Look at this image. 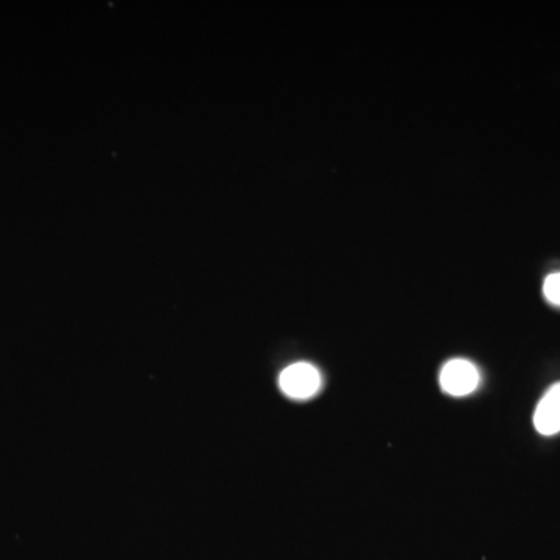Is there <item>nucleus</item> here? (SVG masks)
<instances>
[{
	"mask_svg": "<svg viewBox=\"0 0 560 560\" xmlns=\"http://www.w3.org/2000/svg\"><path fill=\"white\" fill-rule=\"evenodd\" d=\"M279 386L290 399L308 400L323 388V377L313 364L294 363L282 371Z\"/></svg>",
	"mask_w": 560,
	"mask_h": 560,
	"instance_id": "1",
	"label": "nucleus"
},
{
	"mask_svg": "<svg viewBox=\"0 0 560 560\" xmlns=\"http://www.w3.org/2000/svg\"><path fill=\"white\" fill-rule=\"evenodd\" d=\"M480 371L469 360L453 359L442 368L441 388L453 397H466L480 386Z\"/></svg>",
	"mask_w": 560,
	"mask_h": 560,
	"instance_id": "2",
	"label": "nucleus"
},
{
	"mask_svg": "<svg viewBox=\"0 0 560 560\" xmlns=\"http://www.w3.org/2000/svg\"><path fill=\"white\" fill-rule=\"evenodd\" d=\"M534 427L541 436L560 433V382L552 385L541 397L534 412Z\"/></svg>",
	"mask_w": 560,
	"mask_h": 560,
	"instance_id": "3",
	"label": "nucleus"
},
{
	"mask_svg": "<svg viewBox=\"0 0 560 560\" xmlns=\"http://www.w3.org/2000/svg\"><path fill=\"white\" fill-rule=\"evenodd\" d=\"M544 294L550 304L560 307V272L548 276L544 283Z\"/></svg>",
	"mask_w": 560,
	"mask_h": 560,
	"instance_id": "4",
	"label": "nucleus"
}]
</instances>
